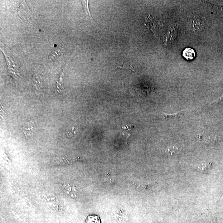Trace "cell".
<instances>
[{
    "instance_id": "1",
    "label": "cell",
    "mask_w": 223,
    "mask_h": 223,
    "mask_svg": "<svg viewBox=\"0 0 223 223\" xmlns=\"http://www.w3.org/2000/svg\"><path fill=\"white\" fill-rule=\"evenodd\" d=\"M32 85L34 88L35 94L41 95L44 93L43 80L41 76L39 74H35L32 77Z\"/></svg>"
},
{
    "instance_id": "2",
    "label": "cell",
    "mask_w": 223,
    "mask_h": 223,
    "mask_svg": "<svg viewBox=\"0 0 223 223\" xmlns=\"http://www.w3.org/2000/svg\"><path fill=\"white\" fill-rule=\"evenodd\" d=\"M204 25V19L200 15L194 17L190 22V27L194 32L202 30Z\"/></svg>"
},
{
    "instance_id": "3",
    "label": "cell",
    "mask_w": 223,
    "mask_h": 223,
    "mask_svg": "<svg viewBox=\"0 0 223 223\" xmlns=\"http://www.w3.org/2000/svg\"><path fill=\"white\" fill-rule=\"evenodd\" d=\"M21 5H20L19 6L18 12L25 13V15L22 17L21 18L25 19L26 21L28 22L29 23L31 24V25L32 24L33 25V21L32 20L31 17L30 11H29V9H28L27 6L26 4H25V8H24L25 7V6H24L25 2H24V4H23V2H21Z\"/></svg>"
},
{
    "instance_id": "4",
    "label": "cell",
    "mask_w": 223,
    "mask_h": 223,
    "mask_svg": "<svg viewBox=\"0 0 223 223\" xmlns=\"http://www.w3.org/2000/svg\"><path fill=\"white\" fill-rule=\"evenodd\" d=\"M34 123L32 122H27L22 127L23 132L27 139H30L34 135Z\"/></svg>"
},
{
    "instance_id": "5",
    "label": "cell",
    "mask_w": 223,
    "mask_h": 223,
    "mask_svg": "<svg viewBox=\"0 0 223 223\" xmlns=\"http://www.w3.org/2000/svg\"><path fill=\"white\" fill-rule=\"evenodd\" d=\"M196 52L191 48H186L183 50L182 56L188 61H191L196 57Z\"/></svg>"
},
{
    "instance_id": "6",
    "label": "cell",
    "mask_w": 223,
    "mask_h": 223,
    "mask_svg": "<svg viewBox=\"0 0 223 223\" xmlns=\"http://www.w3.org/2000/svg\"><path fill=\"white\" fill-rule=\"evenodd\" d=\"M118 67L124 69L132 70L133 72L137 71V67L134 62L132 61H127V62H122L121 66H118Z\"/></svg>"
},
{
    "instance_id": "7",
    "label": "cell",
    "mask_w": 223,
    "mask_h": 223,
    "mask_svg": "<svg viewBox=\"0 0 223 223\" xmlns=\"http://www.w3.org/2000/svg\"><path fill=\"white\" fill-rule=\"evenodd\" d=\"M62 51L59 47H56L53 48L50 53L48 58L52 61H54L57 57L60 56L62 55Z\"/></svg>"
},
{
    "instance_id": "8",
    "label": "cell",
    "mask_w": 223,
    "mask_h": 223,
    "mask_svg": "<svg viewBox=\"0 0 223 223\" xmlns=\"http://www.w3.org/2000/svg\"><path fill=\"white\" fill-rule=\"evenodd\" d=\"M64 76V70H62L60 75L59 78L56 82V92L58 93L61 94L64 90L63 86V77Z\"/></svg>"
},
{
    "instance_id": "9",
    "label": "cell",
    "mask_w": 223,
    "mask_h": 223,
    "mask_svg": "<svg viewBox=\"0 0 223 223\" xmlns=\"http://www.w3.org/2000/svg\"><path fill=\"white\" fill-rule=\"evenodd\" d=\"M211 164L210 162H203L199 164L197 167V169L202 172L205 173L211 168Z\"/></svg>"
},
{
    "instance_id": "10",
    "label": "cell",
    "mask_w": 223,
    "mask_h": 223,
    "mask_svg": "<svg viewBox=\"0 0 223 223\" xmlns=\"http://www.w3.org/2000/svg\"><path fill=\"white\" fill-rule=\"evenodd\" d=\"M86 223H101L100 218L96 215H92L88 218Z\"/></svg>"
},
{
    "instance_id": "11",
    "label": "cell",
    "mask_w": 223,
    "mask_h": 223,
    "mask_svg": "<svg viewBox=\"0 0 223 223\" xmlns=\"http://www.w3.org/2000/svg\"><path fill=\"white\" fill-rule=\"evenodd\" d=\"M220 141V137L219 136L212 135V136H209L207 138V141H209V142H210L215 143L218 142Z\"/></svg>"
},
{
    "instance_id": "12",
    "label": "cell",
    "mask_w": 223,
    "mask_h": 223,
    "mask_svg": "<svg viewBox=\"0 0 223 223\" xmlns=\"http://www.w3.org/2000/svg\"><path fill=\"white\" fill-rule=\"evenodd\" d=\"M66 135L67 137H71L72 136H75L76 135V131L75 127H72L69 129L66 132Z\"/></svg>"
},
{
    "instance_id": "13",
    "label": "cell",
    "mask_w": 223,
    "mask_h": 223,
    "mask_svg": "<svg viewBox=\"0 0 223 223\" xmlns=\"http://www.w3.org/2000/svg\"><path fill=\"white\" fill-rule=\"evenodd\" d=\"M178 149L176 147H172L169 148L167 149V152L168 153L170 154L171 155H174L178 151Z\"/></svg>"
},
{
    "instance_id": "14",
    "label": "cell",
    "mask_w": 223,
    "mask_h": 223,
    "mask_svg": "<svg viewBox=\"0 0 223 223\" xmlns=\"http://www.w3.org/2000/svg\"><path fill=\"white\" fill-rule=\"evenodd\" d=\"M178 113H177V114H168L167 113H162V116L165 119H167V118H171L172 117H174L177 115Z\"/></svg>"
}]
</instances>
